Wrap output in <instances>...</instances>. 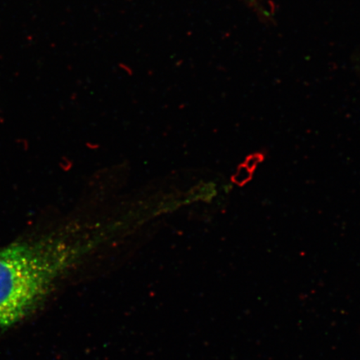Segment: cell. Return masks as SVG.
<instances>
[{
  "instance_id": "6da1fadb",
  "label": "cell",
  "mask_w": 360,
  "mask_h": 360,
  "mask_svg": "<svg viewBox=\"0 0 360 360\" xmlns=\"http://www.w3.org/2000/svg\"><path fill=\"white\" fill-rule=\"evenodd\" d=\"M74 257L73 249L55 236L0 250V330L32 312Z\"/></svg>"
},
{
  "instance_id": "7a4b0ae2",
  "label": "cell",
  "mask_w": 360,
  "mask_h": 360,
  "mask_svg": "<svg viewBox=\"0 0 360 360\" xmlns=\"http://www.w3.org/2000/svg\"><path fill=\"white\" fill-rule=\"evenodd\" d=\"M254 177V172L248 169L244 164L238 166L236 172L232 177L233 182L236 186L243 187L249 184Z\"/></svg>"
},
{
  "instance_id": "3957f363",
  "label": "cell",
  "mask_w": 360,
  "mask_h": 360,
  "mask_svg": "<svg viewBox=\"0 0 360 360\" xmlns=\"http://www.w3.org/2000/svg\"><path fill=\"white\" fill-rule=\"evenodd\" d=\"M265 159V155L263 153L261 152H255L253 154H250L246 157L244 165L246 166L248 169L252 171V172L255 173L256 169L258 168V166L263 163Z\"/></svg>"
}]
</instances>
